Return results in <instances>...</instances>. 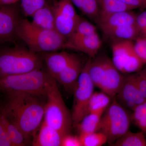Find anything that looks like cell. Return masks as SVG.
<instances>
[{
  "mask_svg": "<svg viewBox=\"0 0 146 146\" xmlns=\"http://www.w3.org/2000/svg\"><path fill=\"white\" fill-rule=\"evenodd\" d=\"M21 0H0V5H8L18 3Z\"/></svg>",
  "mask_w": 146,
  "mask_h": 146,
  "instance_id": "obj_36",
  "label": "cell"
},
{
  "mask_svg": "<svg viewBox=\"0 0 146 146\" xmlns=\"http://www.w3.org/2000/svg\"><path fill=\"white\" fill-rule=\"evenodd\" d=\"M31 17L32 23L36 26L44 29L56 31L52 4L48 3L44 6L36 11Z\"/></svg>",
  "mask_w": 146,
  "mask_h": 146,
  "instance_id": "obj_18",
  "label": "cell"
},
{
  "mask_svg": "<svg viewBox=\"0 0 146 146\" xmlns=\"http://www.w3.org/2000/svg\"><path fill=\"white\" fill-rule=\"evenodd\" d=\"M0 78L1 91L5 94L25 93L41 98L46 97L50 84L54 79L42 69Z\"/></svg>",
  "mask_w": 146,
  "mask_h": 146,
  "instance_id": "obj_3",
  "label": "cell"
},
{
  "mask_svg": "<svg viewBox=\"0 0 146 146\" xmlns=\"http://www.w3.org/2000/svg\"><path fill=\"white\" fill-rule=\"evenodd\" d=\"M111 145L146 146V139L145 133L142 131L134 133L128 131Z\"/></svg>",
  "mask_w": 146,
  "mask_h": 146,
  "instance_id": "obj_23",
  "label": "cell"
},
{
  "mask_svg": "<svg viewBox=\"0 0 146 146\" xmlns=\"http://www.w3.org/2000/svg\"><path fill=\"white\" fill-rule=\"evenodd\" d=\"M131 118L133 122L138 120L146 119V102L138 105L132 111Z\"/></svg>",
  "mask_w": 146,
  "mask_h": 146,
  "instance_id": "obj_32",
  "label": "cell"
},
{
  "mask_svg": "<svg viewBox=\"0 0 146 146\" xmlns=\"http://www.w3.org/2000/svg\"><path fill=\"white\" fill-rule=\"evenodd\" d=\"M57 0H48L49 2H50V3H52V4L53 3H54L56 1H57Z\"/></svg>",
  "mask_w": 146,
  "mask_h": 146,
  "instance_id": "obj_38",
  "label": "cell"
},
{
  "mask_svg": "<svg viewBox=\"0 0 146 146\" xmlns=\"http://www.w3.org/2000/svg\"><path fill=\"white\" fill-rule=\"evenodd\" d=\"M84 0H71L73 5L80 9Z\"/></svg>",
  "mask_w": 146,
  "mask_h": 146,
  "instance_id": "obj_37",
  "label": "cell"
},
{
  "mask_svg": "<svg viewBox=\"0 0 146 146\" xmlns=\"http://www.w3.org/2000/svg\"><path fill=\"white\" fill-rule=\"evenodd\" d=\"M56 31L68 39L73 34L80 17L77 14L71 0L53 3Z\"/></svg>",
  "mask_w": 146,
  "mask_h": 146,
  "instance_id": "obj_9",
  "label": "cell"
},
{
  "mask_svg": "<svg viewBox=\"0 0 146 146\" xmlns=\"http://www.w3.org/2000/svg\"><path fill=\"white\" fill-rule=\"evenodd\" d=\"M112 62L123 74L137 72L144 63L136 54L132 41L114 42L112 45Z\"/></svg>",
  "mask_w": 146,
  "mask_h": 146,
  "instance_id": "obj_8",
  "label": "cell"
},
{
  "mask_svg": "<svg viewBox=\"0 0 146 146\" xmlns=\"http://www.w3.org/2000/svg\"><path fill=\"white\" fill-rule=\"evenodd\" d=\"M136 17L131 11L114 13L100 11L96 23L104 33L117 27L136 24Z\"/></svg>",
  "mask_w": 146,
  "mask_h": 146,
  "instance_id": "obj_13",
  "label": "cell"
},
{
  "mask_svg": "<svg viewBox=\"0 0 146 146\" xmlns=\"http://www.w3.org/2000/svg\"><path fill=\"white\" fill-rule=\"evenodd\" d=\"M0 146H13L5 125L0 120Z\"/></svg>",
  "mask_w": 146,
  "mask_h": 146,
  "instance_id": "obj_31",
  "label": "cell"
},
{
  "mask_svg": "<svg viewBox=\"0 0 146 146\" xmlns=\"http://www.w3.org/2000/svg\"><path fill=\"white\" fill-rule=\"evenodd\" d=\"M17 35L29 50L36 53L69 49L68 39L57 31L40 28L25 18L20 20Z\"/></svg>",
  "mask_w": 146,
  "mask_h": 146,
  "instance_id": "obj_2",
  "label": "cell"
},
{
  "mask_svg": "<svg viewBox=\"0 0 146 146\" xmlns=\"http://www.w3.org/2000/svg\"><path fill=\"white\" fill-rule=\"evenodd\" d=\"M61 146H82V145L79 136H73L69 133L63 136Z\"/></svg>",
  "mask_w": 146,
  "mask_h": 146,
  "instance_id": "obj_33",
  "label": "cell"
},
{
  "mask_svg": "<svg viewBox=\"0 0 146 146\" xmlns=\"http://www.w3.org/2000/svg\"><path fill=\"white\" fill-rule=\"evenodd\" d=\"M133 9L137 8L146 9V0H119Z\"/></svg>",
  "mask_w": 146,
  "mask_h": 146,
  "instance_id": "obj_35",
  "label": "cell"
},
{
  "mask_svg": "<svg viewBox=\"0 0 146 146\" xmlns=\"http://www.w3.org/2000/svg\"><path fill=\"white\" fill-rule=\"evenodd\" d=\"M7 100L1 112L33 140L44 121L45 104L41 98L25 93L6 94Z\"/></svg>",
  "mask_w": 146,
  "mask_h": 146,
  "instance_id": "obj_1",
  "label": "cell"
},
{
  "mask_svg": "<svg viewBox=\"0 0 146 146\" xmlns=\"http://www.w3.org/2000/svg\"><path fill=\"white\" fill-rule=\"evenodd\" d=\"M18 3L0 5V43L12 42L18 38L17 31L20 20Z\"/></svg>",
  "mask_w": 146,
  "mask_h": 146,
  "instance_id": "obj_10",
  "label": "cell"
},
{
  "mask_svg": "<svg viewBox=\"0 0 146 146\" xmlns=\"http://www.w3.org/2000/svg\"><path fill=\"white\" fill-rule=\"evenodd\" d=\"M115 98L122 106L132 112L138 105L146 102L138 88L135 73L125 76Z\"/></svg>",
  "mask_w": 146,
  "mask_h": 146,
  "instance_id": "obj_11",
  "label": "cell"
},
{
  "mask_svg": "<svg viewBox=\"0 0 146 146\" xmlns=\"http://www.w3.org/2000/svg\"><path fill=\"white\" fill-rule=\"evenodd\" d=\"M82 146H101L108 142L107 137L101 131L79 136Z\"/></svg>",
  "mask_w": 146,
  "mask_h": 146,
  "instance_id": "obj_25",
  "label": "cell"
},
{
  "mask_svg": "<svg viewBox=\"0 0 146 146\" xmlns=\"http://www.w3.org/2000/svg\"><path fill=\"white\" fill-rule=\"evenodd\" d=\"M136 54L141 61L146 65V37H138L134 43Z\"/></svg>",
  "mask_w": 146,
  "mask_h": 146,
  "instance_id": "obj_29",
  "label": "cell"
},
{
  "mask_svg": "<svg viewBox=\"0 0 146 146\" xmlns=\"http://www.w3.org/2000/svg\"><path fill=\"white\" fill-rule=\"evenodd\" d=\"M135 75L140 92L146 99V65L145 68L135 73Z\"/></svg>",
  "mask_w": 146,
  "mask_h": 146,
  "instance_id": "obj_30",
  "label": "cell"
},
{
  "mask_svg": "<svg viewBox=\"0 0 146 146\" xmlns=\"http://www.w3.org/2000/svg\"><path fill=\"white\" fill-rule=\"evenodd\" d=\"M103 112L90 113L76 126L79 136L98 131L100 123Z\"/></svg>",
  "mask_w": 146,
  "mask_h": 146,
  "instance_id": "obj_20",
  "label": "cell"
},
{
  "mask_svg": "<svg viewBox=\"0 0 146 146\" xmlns=\"http://www.w3.org/2000/svg\"><path fill=\"white\" fill-rule=\"evenodd\" d=\"M104 71L98 88L114 98L121 88L125 76L115 67L112 59L106 56Z\"/></svg>",
  "mask_w": 146,
  "mask_h": 146,
  "instance_id": "obj_12",
  "label": "cell"
},
{
  "mask_svg": "<svg viewBox=\"0 0 146 146\" xmlns=\"http://www.w3.org/2000/svg\"><path fill=\"white\" fill-rule=\"evenodd\" d=\"M42 58L36 53L20 47L0 52V77L21 74L42 69Z\"/></svg>",
  "mask_w": 146,
  "mask_h": 146,
  "instance_id": "obj_4",
  "label": "cell"
},
{
  "mask_svg": "<svg viewBox=\"0 0 146 146\" xmlns=\"http://www.w3.org/2000/svg\"><path fill=\"white\" fill-rule=\"evenodd\" d=\"M113 99V98L102 91L94 92L88 105L89 114L94 112L104 113Z\"/></svg>",
  "mask_w": 146,
  "mask_h": 146,
  "instance_id": "obj_21",
  "label": "cell"
},
{
  "mask_svg": "<svg viewBox=\"0 0 146 146\" xmlns=\"http://www.w3.org/2000/svg\"><path fill=\"white\" fill-rule=\"evenodd\" d=\"M97 1L102 12L114 13L134 9L119 0H97Z\"/></svg>",
  "mask_w": 146,
  "mask_h": 146,
  "instance_id": "obj_24",
  "label": "cell"
},
{
  "mask_svg": "<svg viewBox=\"0 0 146 146\" xmlns=\"http://www.w3.org/2000/svg\"><path fill=\"white\" fill-rule=\"evenodd\" d=\"M91 59L86 61L79 77L73 94L72 117L73 125L75 127L83 118L89 114L88 105L94 92V85L89 72Z\"/></svg>",
  "mask_w": 146,
  "mask_h": 146,
  "instance_id": "obj_7",
  "label": "cell"
},
{
  "mask_svg": "<svg viewBox=\"0 0 146 146\" xmlns=\"http://www.w3.org/2000/svg\"><path fill=\"white\" fill-rule=\"evenodd\" d=\"M136 24L140 33L146 37V10L137 16Z\"/></svg>",
  "mask_w": 146,
  "mask_h": 146,
  "instance_id": "obj_34",
  "label": "cell"
},
{
  "mask_svg": "<svg viewBox=\"0 0 146 146\" xmlns=\"http://www.w3.org/2000/svg\"><path fill=\"white\" fill-rule=\"evenodd\" d=\"M115 98L102 115L98 131L105 134L111 145L129 131L131 114Z\"/></svg>",
  "mask_w": 146,
  "mask_h": 146,
  "instance_id": "obj_6",
  "label": "cell"
},
{
  "mask_svg": "<svg viewBox=\"0 0 146 146\" xmlns=\"http://www.w3.org/2000/svg\"><path fill=\"white\" fill-rule=\"evenodd\" d=\"M63 135L43 121L32 141L34 146H61Z\"/></svg>",
  "mask_w": 146,
  "mask_h": 146,
  "instance_id": "obj_17",
  "label": "cell"
},
{
  "mask_svg": "<svg viewBox=\"0 0 146 146\" xmlns=\"http://www.w3.org/2000/svg\"><path fill=\"white\" fill-rule=\"evenodd\" d=\"M69 49L86 54L92 58L96 56L101 47L102 42L98 33L83 36H71L68 39Z\"/></svg>",
  "mask_w": 146,
  "mask_h": 146,
  "instance_id": "obj_15",
  "label": "cell"
},
{
  "mask_svg": "<svg viewBox=\"0 0 146 146\" xmlns=\"http://www.w3.org/2000/svg\"><path fill=\"white\" fill-rule=\"evenodd\" d=\"M49 3L48 0H21V8L26 17H31ZM50 3V2H49Z\"/></svg>",
  "mask_w": 146,
  "mask_h": 146,
  "instance_id": "obj_26",
  "label": "cell"
},
{
  "mask_svg": "<svg viewBox=\"0 0 146 146\" xmlns=\"http://www.w3.org/2000/svg\"><path fill=\"white\" fill-rule=\"evenodd\" d=\"M83 67L80 59L76 56L56 80L63 85L66 91L73 94Z\"/></svg>",
  "mask_w": 146,
  "mask_h": 146,
  "instance_id": "obj_16",
  "label": "cell"
},
{
  "mask_svg": "<svg viewBox=\"0 0 146 146\" xmlns=\"http://www.w3.org/2000/svg\"><path fill=\"white\" fill-rule=\"evenodd\" d=\"M41 53V57L44 61L47 72L55 80L76 56V55L66 51Z\"/></svg>",
  "mask_w": 146,
  "mask_h": 146,
  "instance_id": "obj_14",
  "label": "cell"
},
{
  "mask_svg": "<svg viewBox=\"0 0 146 146\" xmlns=\"http://www.w3.org/2000/svg\"><path fill=\"white\" fill-rule=\"evenodd\" d=\"M140 33L136 24L126 25L115 28L108 31L104 34L115 42L132 41L138 38Z\"/></svg>",
  "mask_w": 146,
  "mask_h": 146,
  "instance_id": "obj_19",
  "label": "cell"
},
{
  "mask_svg": "<svg viewBox=\"0 0 146 146\" xmlns=\"http://www.w3.org/2000/svg\"><path fill=\"white\" fill-rule=\"evenodd\" d=\"M96 33L97 29L95 26L89 21L80 17L74 32L71 36H89L95 34Z\"/></svg>",
  "mask_w": 146,
  "mask_h": 146,
  "instance_id": "obj_28",
  "label": "cell"
},
{
  "mask_svg": "<svg viewBox=\"0 0 146 146\" xmlns=\"http://www.w3.org/2000/svg\"><path fill=\"white\" fill-rule=\"evenodd\" d=\"M56 81L53 80L47 91L44 121L64 136L70 133L73 125L72 117L63 101Z\"/></svg>",
  "mask_w": 146,
  "mask_h": 146,
  "instance_id": "obj_5",
  "label": "cell"
},
{
  "mask_svg": "<svg viewBox=\"0 0 146 146\" xmlns=\"http://www.w3.org/2000/svg\"><path fill=\"white\" fill-rule=\"evenodd\" d=\"M0 120L5 125L13 146H26L29 144L31 141L27 139L21 130L2 112H1Z\"/></svg>",
  "mask_w": 146,
  "mask_h": 146,
  "instance_id": "obj_22",
  "label": "cell"
},
{
  "mask_svg": "<svg viewBox=\"0 0 146 146\" xmlns=\"http://www.w3.org/2000/svg\"><path fill=\"white\" fill-rule=\"evenodd\" d=\"M80 10L83 14L96 23L100 13L97 0H84Z\"/></svg>",
  "mask_w": 146,
  "mask_h": 146,
  "instance_id": "obj_27",
  "label": "cell"
}]
</instances>
